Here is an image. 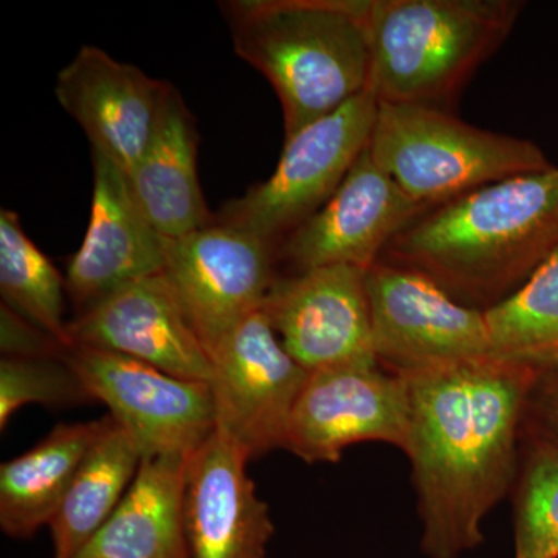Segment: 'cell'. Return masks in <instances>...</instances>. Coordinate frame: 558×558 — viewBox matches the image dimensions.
<instances>
[{
  "instance_id": "cell-14",
  "label": "cell",
  "mask_w": 558,
  "mask_h": 558,
  "mask_svg": "<svg viewBox=\"0 0 558 558\" xmlns=\"http://www.w3.org/2000/svg\"><path fill=\"white\" fill-rule=\"evenodd\" d=\"M73 347L102 349L186 380L208 381V349L167 275L138 279L69 322Z\"/></svg>"
},
{
  "instance_id": "cell-12",
  "label": "cell",
  "mask_w": 558,
  "mask_h": 558,
  "mask_svg": "<svg viewBox=\"0 0 558 558\" xmlns=\"http://www.w3.org/2000/svg\"><path fill=\"white\" fill-rule=\"evenodd\" d=\"M366 271L328 266L275 281L263 310L282 347L310 373L379 365Z\"/></svg>"
},
{
  "instance_id": "cell-10",
  "label": "cell",
  "mask_w": 558,
  "mask_h": 558,
  "mask_svg": "<svg viewBox=\"0 0 558 558\" xmlns=\"http://www.w3.org/2000/svg\"><path fill=\"white\" fill-rule=\"evenodd\" d=\"M277 248L247 231L215 222L168 240L165 270L209 351L263 310L277 275Z\"/></svg>"
},
{
  "instance_id": "cell-6",
  "label": "cell",
  "mask_w": 558,
  "mask_h": 558,
  "mask_svg": "<svg viewBox=\"0 0 558 558\" xmlns=\"http://www.w3.org/2000/svg\"><path fill=\"white\" fill-rule=\"evenodd\" d=\"M377 110L379 98L368 87L329 116L286 138L270 178L226 205L216 220L255 234L277 248L278 242L339 190L368 148Z\"/></svg>"
},
{
  "instance_id": "cell-22",
  "label": "cell",
  "mask_w": 558,
  "mask_h": 558,
  "mask_svg": "<svg viewBox=\"0 0 558 558\" xmlns=\"http://www.w3.org/2000/svg\"><path fill=\"white\" fill-rule=\"evenodd\" d=\"M494 357L558 366V247L524 284L484 310Z\"/></svg>"
},
{
  "instance_id": "cell-11",
  "label": "cell",
  "mask_w": 558,
  "mask_h": 558,
  "mask_svg": "<svg viewBox=\"0 0 558 558\" xmlns=\"http://www.w3.org/2000/svg\"><path fill=\"white\" fill-rule=\"evenodd\" d=\"M410 391L402 376L376 366L315 371L296 400L284 449L306 462H337L359 442H387L405 451Z\"/></svg>"
},
{
  "instance_id": "cell-18",
  "label": "cell",
  "mask_w": 558,
  "mask_h": 558,
  "mask_svg": "<svg viewBox=\"0 0 558 558\" xmlns=\"http://www.w3.org/2000/svg\"><path fill=\"white\" fill-rule=\"evenodd\" d=\"M196 120L174 86L137 167L128 175L132 193L153 226L167 240L215 222L197 174Z\"/></svg>"
},
{
  "instance_id": "cell-7",
  "label": "cell",
  "mask_w": 558,
  "mask_h": 558,
  "mask_svg": "<svg viewBox=\"0 0 558 558\" xmlns=\"http://www.w3.org/2000/svg\"><path fill=\"white\" fill-rule=\"evenodd\" d=\"M366 288L377 362L392 373L492 355L484 310L459 303L427 275L379 260Z\"/></svg>"
},
{
  "instance_id": "cell-20",
  "label": "cell",
  "mask_w": 558,
  "mask_h": 558,
  "mask_svg": "<svg viewBox=\"0 0 558 558\" xmlns=\"http://www.w3.org/2000/svg\"><path fill=\"white\" fill-rule=\"evenodd\" d=\"M108 424L98 421L57 425L32 450L0 468V527L13 538H31L50 524L81 462Z\"/></svg>"
},
{
  "instance_id": "cell-27",
  "label": "cell",
  "mask_w": 558,
  "mask_h": 558,
  "mask_svg": "<svg viewBox=\"0 0 558 558\" xmlns=\"http://www.w3.org/2000/svg\"><path fill=\"white\" fill-rule=\"evenodd\" d=\"M549 371H557L556 379L558 380V366ZM546 417H548L550 425L558 432V381L550 388L548 400H546Z\"/></svg>"
},
{
  "instance_id": "cell-23",
  "label": "cell",
  "mask_w": 558,
  "mask_h": 558,
  "mask_svg": "<svg viewBox=\"0 0 558 558\" xmlns=\"http://www.w3.org/2000/svg\"><path fill=\"white\" fill-rule=\"evenodd\" d=\"M0 292L7 307L72 348L65 278L25 233L20 215L7 208L0 211Z\"/></svg>"
},
{
  "instance_id": "cell-9",
  "label": "cell",
  "mask_w": 558,
  "mask_h": 558,
  "mask_svg": "<svg viewBox=\"0 0 558 558\" xmlns=\"http://www.w3.org/2000/svg\"><path fill=\"white\" fill-rule=\"evenodd\" d=\"M209 357L216 428L250 459L284 449L290 417L311 373L282 347L266 312L242 319Z\"/></svg>"
},
{
  "instance_id": "cell-5",
  "label": "cell",
  "mask_w": 558,
  "mask_h": 558,
  "mask_svg": "<svg viewBox=\"0 0 558 558\" xmlns=\"http://www.w3.org/2000/svg\"><path fill=\"white\" fill-rule=\"evenodd\" d=\"M368 149L380 170L428 209L553 168L534 142L481 130L428 106L379 101Z\"/></svg>"
},
{
  "instance_id": "cell-17",
  "label": "cell",
  "mask_w": 558,
  "mask_h": 558,
  "mask_svg": "<svg viewBox=\"0 0 558 558\" xmlns=\"http://www.w3.org/2000/svg\"><path fill=\"white\" fill-rule=\"evenodd\" d=\"M248 461L219 428L190 454L182 497L190 558H266L275 526Z\"/></svg>"
},
{
  "instance_id": "cell-1",
  "label": "cell",
  "mask_w": 558,
  "mask_h": 558,
  "mask_svg": "<svg viewBox=\"0 0 558 558\" xmlns=\"http://www.w3.org/2000/svg\"><path fill=\"white\" fill-rule=\"evenodd\" d=\"M428 558H461L484 542L483 521L508 494L524 405L542 373L487 355L402 376Z\"/></svg>"
},
{
  "instance_id": "cell-19",
  "label": "cell",
  "mask_w": 558,
  "mask_h": 558,
  "mask_svg": "<svg viewBox=\"0 0 558 558\" xmlns=\"http://www.w3.org/2000/svg\"><path fill=\"white\" fill-rule=\"evenodd\" d=\"M189 458L142 459L119 508L76 558H190L182 517Z\"/></svg>"
},
{
  "instance_id": "cell-3",
  "label": "cell",
  "mask_w": 558,
  "mask_h": 558,
  "mask_svg": "<svg viewBox=\"0 0 558 558\" xmlns=\"http://www.w3.org/2000/svg\"><path fill=\"white\" fill-rule=\"evenodd\" d=\"M369 0L220 2L233 49L266 76L286 138L368 89Z\"/></svg>"
},
{
  "instance_id": "cell-16",
  "label": "cell",
  "mask_w": 558,
  "mask_h": 558,
  "mask_svg": "<svg viewBox=\"0 0 558 558\" xmlns=\"http://www.w3.org/2000/svg\"><path fill=\"white\" fill-rule=\"evenodd\" d=\"M92 168L89 226L65 275L78 314L131 282L161 274L168 244L140 207L128 175L95 150Z\"/></svg>"
},
{
  "instance_id": "cell-13",
  "label": "cell",
  "mask_w": 558,
  "mask_h": 558,
  "mask_svg": "<svg viewBox=\"0 0 558 558\" xmlns=\"http://www.w3.org/2000/svg\"><path fill=\"white\" fill-rule=\"evenodd\" d=\"M427 211L380 170L366 148L333 196L279 242L277 255L295 274L328 266L369 270L392 240Z\"/></svg>"
},
{
  "instance_id": "cell-2",
  "label": "cell",
  "mask_w": 558,
  "mask_h": 558,
  "mask_svg": "<svg viewBox=\"0 0 558 558\" xmlns=\"http://www.w3.org/2000/svg\"><path fill=\"white\" fill-rule=\"evenodd\" d=\"M557 247L558 168L553 167L429 208L381 256L427 275L453 299L490 307L524 284Z\"/></svg>"
},
{
  "instance_id": "cell-26",
  "label": "cell",
  "mask_w": 558,
  "mask_h": 558,
  "mask_svg": "<svg viewBox=\"0 0 558 558\" xmlns=\"http://www.w3.org/2000/svg\"><path fill=\"white\" fill-rule=\"evenodd\" d=\"M2 357L65 359L72 348L2 304Z\"/></svg>"
},
{
  "instance_id": "cell-15",
  "label": "cell",
  "mask_w": 558,
  "mask_h": 558,
  "mask_svg": "<svg viewBox=\"0 0 558 558\" xmlns=\"http://www.w3.org/2000/svg\"><path fill=\"white\" fill-rule=\"evenodd\" d=\"M171 84L83 46L58 73L54 97L86 132L92 150L130 175L148 148Z\"/></svg>"
},
{
  "instance_id": "cell-21",
  "label": "cell",
  "mask_w": 558,
  "mask_h": 558,
  "mask_svg": "<svg viewBox=\"0 0 558 558\" xmlns=\"http://www.w3.org/2000/svg\"><path fill=\"white\" fill-rule=\"evenodd\" d=\"M137 444L108 416L49 524L53 558H76L119 508L142 462Z\"/></svg>"
},
{
  "instance_id": "cell-24",
  "label": "cell",
  "mask_w": 558,
  "mask_h": 558,
  "mask_svg": "<svg viewBox=\"0 0 558 558\" xmlns=\"http://www.w3.org/2000/svg\"><path fill=\"white\" fill-rule=\"evenodd\" d=\"M513 558H558V444L529 454L515 505Z\"/></svg>"
},
{
  "instance_id": "cell-4",
  "label": "cell",
  "mask_w": 558,
  "mask_h": 558,
  "mask_svg": "<svg viewBox=\"0 0 558 558\" xmlns=\"http://www.w3.org/2000/svg\"><path fill=\"white\" fill-rule=\"evenodd\" d=\"M523 7L517 0H369L371 89L380 102L451 112Z\"/></svg>"
},
{
  "instance_id": "cell-25",
  "label": "cell",
  "mask_w": 558,
  "mask_h": 558,
  "mask_svg": "<svg viewBox=\"0 0 558 558\" xmlns=\"http://www.w3.org/2000/svg\"><path fill=\"white\" fill-rule=\"evenodd\" d=\"M92 402L68 359L2 357L0 360V428L22 407H70Z\"/></svg>"
},
{
  "instance_id": "cell-8",
  "label": "cell",
  "mask_w": 558,
  "mask_h": 558,
  "mask_svg": "<svg viewBox=\"0 0 558 558\" xmlns=\"http://www.w3.org/2000/svg\"><path fill=\"white\" fill-rule=\"evenodd\" d=\"M65 359L92 400L105 403L130 433L143 459L190 457L215 432L208 381L180 379L102 349L73 347Z\"/></svg>"
}]
</instances>
